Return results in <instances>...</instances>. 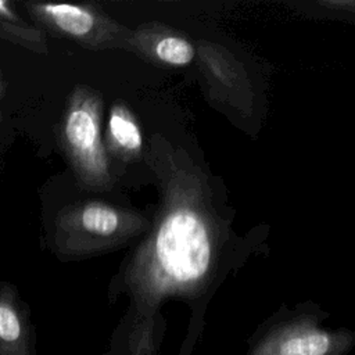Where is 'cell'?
<instances>
[{
    "label": "cell",
    "mask_w": 355,
    "mask_h": 355,
    "mask_svg": "<svg viewBox=\"0 0 355 355\" xmlns=\"http://www.w3.org/2000/svg\"><path fill=\"white\" fill-rule=\"evenodd\" d=\"M211 241L201 218L190 209H176L161 223L154 240L146 298L157 302L168 293L196 286L208 272Z\"/></svg>",
    "instance_id": "obj_1"
},
{
    "label": "cell",
    "mask_w": 355,
    "mask_h": 355,
    "mask_svg": "<svg viewBox=\"0 0 355 355\" xmlns=\"http://www.w3.org/2000/svg\"><path fill=\"white\" fill-rule=\"evenodd\" d=\"M352 341L347 331H329L309 322H295L269 331L250 355H343Z\"/></svg>",
    "instance_id": "obj_2"
},
{
    "label": "cell",
    "mask_w": 355,
    "mask_h": 355,
    "mask_svg": "<svg viewBox=\"0 0 355 355\" xmlns=\"http://www.w3.org/2000/svg\"><path fill=\"white\" fill-rule=\"evenodd\" d=\"M62 130L68 148L80 165L93 173L105 169L100 125L92 104L75 101L65 115Z\"/></svg>",
    "instance_id": "obj_3"
},
{
    "label": "cell",
    "mask_w": 355,
    "mask_h": 355,
    "mask_svg": "<svg viewBox=\"0 0 355 355\" xmlns=\"http://www.w3.org/2000/svg\"><path fill=\"white\" fill-rule=\"evenodd\" d=\"M0 355H36L29 308L8 282H0Z\"/></svg>",
    "instance_id": "obj_4"
},
{
    "label": "cell",
    "mask_w": 355,
    "mask_h": 355,
    "mask_svg": "<svg viewBox=\"0 0 355 355\" xmlns=\"http://www.w3.org/2000/svg\"><path fill=\"white\" fill-rule=\"evenodd\" d=\"M33 14L58 31L72 35L85 36L94 26V15L72 4H29Z\"/></svg>",
    "instance_id": "obj_5"
},
{
    "label": "cell",
    "mask_w": 355,
    "mask_h": 355,
    "mask_svg": "<svg viewBox=\"0 0 355 355\" xmlns=\"http://www.w3.org/2000/svg\"><path fill=\"white\" fill-rule=\"evenodd\" d=\"M108 128L114 141L118 143V146L129 151L140 150L143 144L141 132L123 107H115L112 110Z\"/></svg>",
    "instance_id": "obj_6"
},
{
    "label": "cell",
    "mask_w": 355,
    "mask_h": 355,
    "mask_svg": "<svg viewBox=\"0 0 355 355\" xmlns=\"http://www.w3.org/2000/svg\"><path fill=\"white\" fill-rule=\"evenodd\" d=\"M80 225L90 233L110 236L119 226V215L110 207L90 204L80 212Z\"/></svg>",
    "instance_id": "obj_7"
},
{
    "label": "cell",
    "mask_w": 355,
    "mask_h": 355,
    "mask_svg": "<svg viewBox=\"0 0 355 355\" xmlns=\"http://www.w3.org/2000/svg\"><path fill=\"white\" fill-rule=\"evenodd\" d=\"M155 54L159 60L171 65H186L193 60L194 50L187 40L168 36L155 44Z\"/></svg>",
    "instance_id": "obj_8"
},
{
    "label": "cell",
    "mask_w": 355,
    "mask_h": 355,
    "mask_svg": "<svg viewBox=\"0 0 355 355\" xmlns=\"http://www.w3.org/2000/svg\"><path fill=\"white\" fill-rule=\"evenodd\" d=\"M35 33L24 25L19 17L10 8V3L0 1V35L17 42H33Z\"/></svg>",
    "instance_id": "obj_9"
},
{
    "label": "cell",
    "mask_w": 355,
    "mask_h": 355,
    "mask_svg": "<svg viewBox=\"0 0 355 355\" xmlns=\"http://www.w3.org/2000/svg\"><path fill=\"white\" fill-rule=\"evenodd\" d=\"M0 97H1V76H0Z\"/></svg>",
    "instance_id": "obj_10"
}]
</instances>
